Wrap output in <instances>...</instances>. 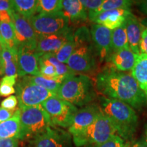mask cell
I'll return each instance as SVG.
<instances>
[{
	"instance_id": "cell-6",
	"label": "cell",
	"mask_w": 147,
	"mask_h": 147,
	"mask_svg": "<svg viewBox=\"0 0 147 147\" xmlns=\"http://www.w3.org/2000/svg\"><path fill=\"white\" fill-rule=\"evenodd\" d=\"M117 134V131L106 116L102 113L94 122L81 133L73 136V141L76 146L95 144L98 146Z\"/></svg>"
},
{
	"instance_id": "cell-27",
	"label": "cell",
	"mask_w": 147,
	"mask_h": 147,
	"mask_svg": "<svg viewBox=\"0 0 147 147\" xmlns=\"http://www.w3.org/2000/svg\"><path fill=\"white\" fill-rule=\"evenodd\" d=\"M3 71L5 76L17 74V55L12 52L5 45H1Z\"/></svg>"
},
{
	"instance_id": "cell-21",
	"label": "cell",
	"mask_w": 147,
	"mask_h": 147,
	"mask_svg": "<svg viewBox=\"0 0 147 147\" xmlns=\"http://www.w3.org/2000/svg\"><path fill=\"white\" fill-rule=\"evenodd\" d=\"M21 132L20 109L17 108L12 117L8 120L0 123V138L20 139Z\"/></svg>"
},
{
	"instance_id": "cell-40",
	"label": "cell",
	"mask_w": 147,
	"mask_h": 147,
	"mask_svg": "<svg viewBox=\"0 0 147 147\" xmlns=\"http://www.w3.org/2000/svg\"><path fill=\"white\" fill-rule=\"evenodd\" d=\"M1 11H13L12 1L10 0H0V12Z\"/></svg>"
},
{
	"instance_id": "cell-8",
	"label": "cell",
	"mask_w": 147,
	"mask_h": 147,
	"mask_svg": "<svg viewBox=\"0 0 147 147\" xmlns=\"http://www.w3.org/2000/svg\"><path fill=\"white\" fill-rule=\"evenodd\" d=\"M15 90L19 108L41 105L48 99L57 96L56 93L27 81L23 77L16 84Z\"/></svg>"
},
{
	"instance_id": "cell-24",
	"label": "cell",
	"mask_w": 147,
	"mask_h": 147,
	"mask_svg": "<svg viewBox=\"0 0 147 147\" xmlns=\"http://www.w3.org/2000/svg\"><path fill=\"white\" fill-rule=\"evenodd\" d=\"M23 78L32 83L56 93H57L61 84L63 82V80L59 78H47L42 76H25Z\"/></svg>"
},
{
	"instance_id": "cell-48",
	"label": "cell",
	"mask_w": 147,
	"mask_h": 147,
	"mask_svg": "<svg viewBox=\"0 0 147 147\" xmlns=\"http://www.w3.org/2000/svg\"><path fill=\"white\" fill-rule=\"evenodd\" d=\"M29 147H31V146H29Z\"/></svg>"
},
{
	"instance_id": "cell-25",
	"label": "cell",
	"mask_w": 147,
	"mask_h": 147,
	"mask_svg": "<svg viewBox=\"0 0 147 147\" xmlns=\"http://www.w3.org/2000/svg\"><path fill=\"white\" fill-rule=\"evenodd\" d=\"M130 49L129 45L126 27L125 23L120 27L112 31L111 54L121 49Z\"/></svg>"
},
{
	"instance_id": "cell-9",
	"label": "cell",
	"mask_w": 147,
	"mask_h": 147,
	"mask_svg": "<svg viewBox=\"0 0 147 147\" xmlns=\"http://www.w3.org/2000/svg\"><path fill=\"white\" fill-rule=\"evenodd\" d=\"M37 37L57 34L69 28V20L61 12L55 14H37L29 19Z\"/></svg>"
},
{
	"instance_id": "cell-20",
	"label": "cell",
	"mask_w": 147,
	"mask_h": 147,
	"mask_svg": "<svg viewBox=\"0 0 147 147\" xmlns=\"http://www.w3.org/2000/svg\"><path fill=\"white\" fill-rule=\"evenodd\" d=\"M131 75L142 91L147 104V55H137L135 64L131 69Z\"/></svg>"
},
{
	"instance_id": "cell-38",
	"label": "cell",
	"mask_w": 147,
	"mask_h": 147,
	"mask_svg": "<svg viewBox=\"0 0 147 147\" xmlns=\"http://www.w3.org/2000/svg\"><path fill=\"white\" fill-rule=\"evenodd\" d=\"M16 110H10L0 107V123L10 119L14 115Z\"/></svg>"
},
{
	"instance_id": "cell-42",
	"label": "cell",
	"mask_w": 147,
	"mask_h": 147,
	"mask_svg": "<svg viewBox=\"0 0 147 147\" xmlns=\"http://www.w3.org/2000/svg\"><path fill=\"white\" fill-rule=\"evenodd\" d=\"M125 147H147V144L144 137H143L138 140L134 141V142L125 143Z\"/></svg>"
},
{
	"instance_id": "cell-43",
	"label": "cell",
	"mask_w": 147,
	"mask_h": 147,
	"mask_svg": "<svg viewBox=\"0 0 147 147\" xmlns=\"http://www.w3.org/2000/svg\"><path fill=\"white\" fill-rule=\"evenodd\" d=\"M134 3L137 5V8L140 12L144 15H147V0L134 1Z\"/></svg>"
},
{
	"instance_id": "cell-14",
	"label": "cell",
	"mask_w": 147,
	"mask_h": 147,
	"mask_svg": "<svg viewBox=\"0 0 147 147\" xmlns=\"http://www.w3.org/2000/svg\"><path fill=\"white\" fill-rule=\"evenodd\" d=\"M101 113L100 106L90 104L78 110L74 118L72 123L68 128L69 133L73 136L81 133L93 123Z\"/></svg>"
},
{
	"instance_id": "cell-15",
	"label": "cell",
	"mask_w": 147,
	"mask_h": 147,
	"mask_svg": "<svg viewBox=\"0 0 147 147\" xmlns=\"http://www.w3.org/2000/svg\"><path fill=\"white\" fill-rule=\"evenodd\" d=\"M131 13L130 10L116 9L98 14L91 21L113 31L123 25L126 17Z\"/></svg>"
},
{
	"instance_id": "cell-4",
	"label": "cell",
	"mask_w": 147,
	"mask_h": 147,
	"mask_svg": "<svg viewBox=\"0 0 147 147\" xmlns=\"http://www.w3.org/2000/svg\"><path fill=\"white\" fill-rule=\"evenodd\" d=\"M95 84L87 75L69 76L61 84L57 95L59 98L77 106L89 104L96 97Z\"/></svg>"
},
{
	"instance_id": "cell-11",
	"label": "cell",
	"mask_w": 147,
	"mask_h": 147,
	"mask_svg": "<svg viewBox=\"0 0 147 147\" xmlns=\"http://www.w3.org/2000/svg\"><path fill=\"white\" fill-rule=\"evenodd\" d=\"M73 37L74 32L70 27L57 34L38 37L36 49L37 54L40 57L47 53H56Z\"/></svg>"
},
{
	"instance_id": "cell-16",
	"label": "cell",
	"mask_w": 147,
	"mask_h": 147,
	"mask_svg": "<svg viewBox=\"0 0 147 147\" xmlns=\"http://www.w3.org/2000/svg\"><path fill=\"white\" fill-rule=\"evenodd\" d=\"M50 127L47 131L31 140V147H67V142L64 133Z\"/></svg>"
},
{
	"instance_id": "cell-2",
	"label": "cell",
	"mask_w": 147,
	"mask_h": 147,
	"mask_svg": "<svg viewBox=\"0 0 147 147\" xmlns=\"http://www.w3.org/2000/svg\"><path fill=\"white\" fill-rule=\"evenodd\" d=\"M100 108L111 121L117 135L124 140L131 138L136 131L138 122L133 108L121 101L102 97L100 100Z\"/></svg>"
},
{
	"instance_id": "cell-18",
	"label": "cell",
	"mask_w": 147,
	"mask_h": 147,
	"mask_svg": "<svg viewBox=\"0 0 147 147\" xmlns=\"http://www.w3.org/2000/svg\"><path fill=\"white\" fill-rule=\"evenodd\" d=\"M129 48L136 55L140 54L139 43L141 36V25L140 21L134 14H129L125 21Z\"/></svg>"
},
{
	"instance_id": "cell-37",
	"label": "cell",
	"mask_w": 147,
	"mask_h": 147,
	"mask_svg": "<svg viewBox=\"0 0 147 147\" xmlns=\"http://www.w3.org/2000/svg\"><path fill=\"white\" fill-rule=\"evenodd\" d=\"M18 139L0 138V147H18Z\"/></svg>"
},
{
	"instance_id": "cell-1",
	"label": "cell",
	"mask_w": 147,
	"mask_h": 147,
	"mask_svg": "<svg viewBox=\"0 0 147 147\" xmlns=\"http://www.w3.org/2000/svg\"><path fill=\"white\" fill-rule=\"evenodd\" d=\"M95 87L104 97L121 101L134 109H141L146 100L131 74L110 67L97 75Z\"/></svg>"
},
{
	"instance_id": "cell-13",
	"label": "cell",
	"mask_w": 147,
	"mask_h": 147,
	"mask_svg": "<svg viewBox=\"0 0 147 147\" xmlns=\"http://www.w3.org/2000/svg\"><path fill=\"white\" fill-rule=\"evenodd\" d=\"M90 33L100 61H106L111 55L112 31L103 25L94 23L91 25Z\"/></svg>"
},
{
	"instance_id": "cell-10",
	"label": "cell",
	"mask_w": 147,
	"mask_h": 147,
	"mask_svg": "<svg viewBox=\"0 0 147 147\" xmlns=\"http://www.w3.org/2000/svg\"><path fill=\"white\" fill-rule=\"evenodd\" d=\"M39 56L36 49L19 46L17 53V74L25 76H40L39 70Z\"/></svg>"
},
{
	"instance_id": "cell-23",
	"label": "cell",
	"mask_w": 147,
	"mask_h": 147,
	"mask_svg": "<svg viewBox=\"0 0 147 147\" xmlns=\"http://www.w3.org/2000/svg\"><path fill=\"white\" fill-rule=\"evenodd\" d=\"M12 1L13 10L24 18L29 20L36 14L38 0H14Z\"/></svg>"
},
{
	"instance_id": "cell-32",
	"label": "cell",
	"mask_w": 147,
	"mask_h": 147,
	"mask_svg": "<svg viewBox=\"0 0 147 147\" xmlns=\"http://www.w3.org/2000/svg\"><path fill=\"white\" fill-rule=\"evenodd\" d=\"M125 143L124 140L117 134H115L110 137L105 142L96 146V147H125Z\"/></svg>"
},
{
	"instance_id": "cell-34",
	"label": "cell",
	"mask_w": 147,
	"mask_h": 147,
	"mask_svg": "<svg viewBox=\"0 0 147 147\" xmlns=\"http://www.w3.org/2000/svg\"><path fill=\"white\" fill-rule=\"evenodd\" d=\"M141 25V36L139 43V50L140 54L147 55V28Z\"/></svg>"
},
{
	"instance_id": "cell-26",
	"label": "cell",
	"mask_w": 147,
	"mask_h": 147,
	"mask_svg": "<svg viewBox=\"0 0 147 147\" xmlns=\"http://www.w3.org/2000/svg\"><path fill=\"white\" fill-rule=\"evenodd\" d=\"M0 33L5 45L12 51V53L17 55L18 45L16 41L13 23H0Z\"/></svg>"
},
{
	"instance_id": "cell-33",
	"label": "cell",
	"mask_w": 147,
	"mask_h": 147,
	"mask_svg": "<svg viewBox=\"0 0 147 147\" xmlns=\"http://www.w3.org/2000/svg\"><path fill=\"white\" fill-rule=\"evenodd\" d=\"M18 99L15 95H10L3 100L1 103V107L10 110H16L17 108Z\"/></svg>"
},
{
	"instance_id": "cell-5",
	"label": "cell",
	"mask_w": 147,
	"mask_h": 147,
	"mask_svg": "<svg viewBox=\"0 0 147 147\" xmlns=\"http://www.w3.org/2000/svg\"><path fill=\"white\" fill-rule=\"evenodd\" d=\"M19 109L21 125V140H32L43 134L50 127H54L51 123L49 115L41 105Z\"/></svg>"
},
{
	"instance_id": "cell-17",
	"label": "cell",
	"mask_w": 147,
	"mask_h": 147,
	"mask_svg": "<svg viewBox=\"0 0 147 147\" xmlns=\"http://www.w3.org/2000/svg\"><path fill=\"white\" fill-rule=\"evenodd\" d=\"M137 55L131 49H121L112 53L106 61L110 62L117 70L125 72L133 68Z\"/></svg>"
},
{
	"instance_id": "cell-41",
	"label": "cell",
	"mask_w": 147,
	"mask_h": 147,
	"mask_svg": "<svg viewBox=\"0 0 147 147\" xmlns=\"http://www.w3.org/2000/svg\"><path fill=\"white\" fill-rule=\"evenodd\" d=\"M12 12H8V11L0 12V23H12Z\"/></svg>"
},
{
	"instance_id": "cell-19",
	"label": "cell",
	"mask_w": 147,
	"mask_h": 147,
	"mask_svg": "<svg viewBox=\"0 0 147 147\" xmlns=\"http://www.w3.org/2000/svg\"><path fill=\"white\" fill-rule=\"evenodd\" d=\"M61 13L69 22L84 21L88 18L87 10L80 0L62 1Z\"/></svg>"
},
{
	"instance_id": "cell-47",
	"label": "cell",
	"mask_w": 147,
	"mask_h": 147,
	"mask_svg": "<svg viewBox=\"0 0 147 147\" xmlns=\"http://www.w3.org/2000/svg\"><path fill=\"white\" fill-rule=\"evenodd\" d=\"M5 45V42L3 41L2 37H1V33H0V45Z\"/></svg>"
},
{
	"instance_id": "cell-46",
	"label": "cell",
	"mask_w": 147,
	"mask_h": 147,
	"mask_svg": "<svg viewBox=\"0 0 147 147\" xmlns=\"http://www.w3.org/2000/svg\"><path fill=\"white\" fill-rule=\"evenodd\" d=\"M145 136H144V139L145 140H146V144H147V124L146 125V126H145Z\"/></svg>"
},
{
	"instance_id": "cell-31",
	"label": "cell",
	"mask_w": 147,
	"mask_h": 147,
	"mask_svg": "<svg viewBox=\"0 0 147 147\" xmlns=\"http://www.w3.org/2000/svg\"><path fill=\"white\" fill-rule=\"evenodd\" d=\"M39 70L40 76L47 78H57L55 66L42 57L39 58Z\"/></svg>"
},
{
	"instance_id": "cell-7",
	"label": "cell",
	"mask_w": 147,
	"mask_h": 147,
	"mask_svg": "<svg viewBox=\"0 0 147 147\" xmlns=\"http://www.w3.org/2000/svg\"><path fill=\"white\" fill-rule=\"evenodd\" d=\"M45 110L53 126L69 127L78 111V108L58 96L48 99L41 104Z\"/></svg>"
},
{
	"instance_id": "cell-3",
	"label": "cell",
	"mask_w": 147,
	"mask_h": 147,
	"mask_svg": "<svg viewBox=\"0 0 147 147\" xmlns=\"http://www.w3.org/2000/svg\"><path fill=\"white\" fill-rule=\"evenodd\" d=\"M74 50L66 65L78 74L93 70L96 65L97 55L90 30L86 27L78 28L74 33Z\"/></svg>"
},
{
	"instance_id": "cell-36",
	"label": "cell",
	"mask_w": 147,
	"mask_h": 147,
	"mask_svg": "<svg viewBox=\"0 0 147 147\" xmlns=\"http://www.w3.org/2000/svg\"><path fill=\"white\" fill-rule=\"evenodd\" d=\"M16 93L14 87L7 85V84H0V96L9 97Z\"/></svg>"
},
{
	"instance_id": "cell-35",
	"label": "cell",
	"mask_w": 147,
	"mask_h": 147,
	"mask_svg": "<svg viewBox=\"0 0 147 147\" xmlns=\"http://www.w3.org/2000/svg\"><path fill=\"white\" fill-rule=\"evenodd\" d=\"M104 0H80L86 10L89 12L95 11L102 5Z\"/></svg>"
},
{
	"instance_id": "cell-30",
	"label": "cell",
	"mask_w": 147,
	"mask_h": 147,
	"mask_svg": "<svg viewBox=\"0 0 147 147\" xmlns=\"http://www.w3.org/2000/svg\"><path fill=\"white\" fill-rule=\"evenodd\" d=\"M74 48L75 42L73 37L67 42H65L57 52L55 53V56L61 63L66 64L69 58L70 57L71 54H72L73 51L74 50Z\"/></svg>"
},
{
	"instance_id": "cell-44",
	"label": "cell",
	"mask_w": 147,
	"mask_h": 147,
	"mask_svg": "<svg viewBox=\"0 0 147 147\" xmlns=\"http://www.w3.org/2000/svg\"><path fill=\"white\" fill-rule=\"evenodd\" d=\"M3 74H4V71H3L2 59V49H1V46L0 45V75H2Z\"/></svg>"
},
{
	"instance_id": "cell-39",
	"label": "cell",
	"mask_w": 147,
	"mask_h": 147,
	"mask_svg": "<svg viewBox=\"0 0 147 147\" xmlns=\"http://www.w3.org/2000/svg\"><path fill=\"white\" fill-rule=\"evenodd\" d=\"M18 74L14 75V76H5L0 80V84H7V85L14 87L16 85V79H17Z\"/></svg>"
},
{
	"instance_id": "cell-45",
	"label": "cell",
	"mask_w": 147,
	"mask_h": 147,
	"mask_svg": "<svg viewBox=\"0 0 147 147\" xmlns=\"http://www.w3.org/2000/svg\"><path fill=\"white\" fill-rule=\"evenodd\" d=\"M140 23L141 25H143V26L146 27L147 28V17L140 20Z\"/></svg>"
},
{
	"instance_id": "cell-28",
	"label": "cell",
	"mask_w": 147,
	"mask_h": 147,
	"mask_svg": "<svg viewBox=\"0 0 147 147\" xmlns=\"http://www.w3.org/2000/svg\"><path fill=\"white\" fill-rule=\"evenodd\" d=\"M41 57L55 66V67L56 68L57 78L61 79L63 81L69 76L78 74L75 73L74 71L71 70L66 64L61 63L57 59L55 53H47V54L42 55Z\"/></svg>"
},
{
	"instance_id": "cell-29",
	"label": "cell",
	"mask_w": 147,
	"mask_h": 147,
	"mask_svg": "<svg viewBox=\"0 0 147 147\" xmlns=\"http://www.w3.org/2000/svg\"><path fill=\"white\" fill-rule=\"evenodd\" d=\"M61 0H38V14H55L61 12Z\"/></svg>"
},
{
	"instance_id": "cell-22",
	"label": "cell",
	"mask_w": 147,
	"mask_h": 147,
	"mask_svg": "<svg viewBox=\"0 0 147 147\" xmlns=\"http://www.w3.org/2000/svg\"><path fill=\"white\" fill-rule=\"evenodd\" d=\"M134 1L130 0H104L102 5L95 11L88 12V17L91 21L95 16L106 11L116 10V9H125L130 10Z\"/></svg>"
},
{
	"instance_id": "cell-12",
	"label": "cell",
	"mask_w": 147,
	"mask_h": 147,
	"mask_svg": "<svg viewBox=\"0 0 147 147\" xmlns=\"http://www.w3.org/2000/svg\"><path fill=\"white\" fill-rule=\"evenodd\" d=\"M12 16L18 47L25 46L36 49L38 37L29 20L16 13L14 10L12 12Z\"/></svg>"
}]
</instances>
